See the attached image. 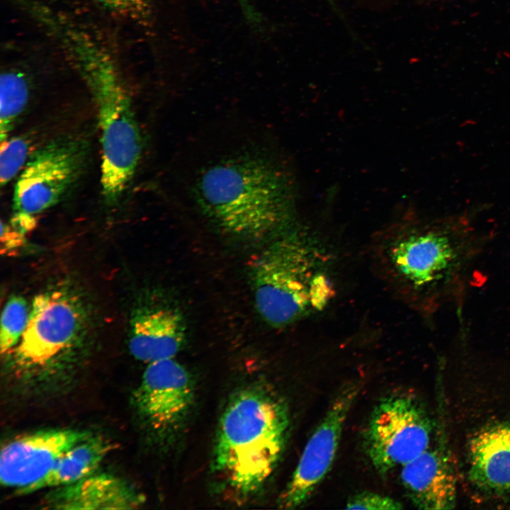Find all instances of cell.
Returning <instances> with one entry per match:
<instances>
[{"label":"cell","mask_w":510,"mask_h":510,"mask_svg":"<svg viewBox=\"0 0 510 510\" xmlns=\"http://www.w3.org/2000/svg\"><path fill=\"white\" fill-rule=\"evenodd\" d=\"M193 200L221 231L258 239L288 220L292 191L284 171L266 156L245 153L204 168L193 185Z\"/></svg>","instance_id":"cell-1"},{"label":"cell","mask_w":510,"mask_h":510,"mask_svg":"<svg viewBox=\"0 0 510 510\" xmlns=\"http://www.w3.org/2000/svg\"><path fill=\"white\" fill-rule=\"evenodd\" d=\"M290 418L285 403L259 386L235 394L217 428L212 470L239 498L254 495L266 484L283 453Z\"/></svg>","instance_id":"cell-2"},{"label":"cell","mask_w":510,"mask_h":510,"mask_svg":"<svg viewBox=\"0 0 510 510\" xmlns=\"http://www.w3.org/2000/svg\"><path fill=\"white\" fill-rule=\"evenodd\" d=\"M62 43L96 103L102 194L113 203L128 187L141 157V133L131 98L113 59L89 34L74 28L63 37Z\"/></svg>","instance_id":"cell-3"},{"label":"cell","mask_w":510,"mask_h":510,"mask_svg":"<svg viewBox=\"0 0 510 510\" xmlns=\"http://www.w3.org/2000/svg\"><path fill=\"white\" fill-rule=\"evenodd\" d=\"M316 244L299 232H283L258 255L251 277L256 308L271 326L288 325L327 303L332 285Z\"/></svg>","instance_id":"cell-4"},{"label":"cell","mask_w":510,"mask_h":510,"mask_svg":"<svg viewBox=\"0 0 510 510\" xmlns=\"http://www.w3.org/2000/svg\"><path fill=\"white\" fill-rule=\"evenodd\" d=\"M473 244L446 230L414 229L383 239L376 254L390 284L409 301L428 307L459 278Z\"/></svg>","instance_id":"cell-5"},{"label":"cell","mask_w":510,"mask_h":510,"mask_svg":"<svg viewBox=\"0 0 510 510\" xmlns=\"http://www.w3.org/2000/svg\"><path fill=\"white\" fill-rule=\"evenodd\" d=\"M432 424L424 405L407 394L390 395L375 406L366 429L365 452L386 475L415 459L430 446Z\"/></svg>","instance_id":"cell-6"},{"label":"cell","mask_w":510,"mask_h":510,"mask_svg":"<svg viewBox=\"0 0 510 510\" xmlns=\"http://www.w3.org/2000/svg\"><path fill=\"white\" fill-rule=\"evenodd\" d=\"M81 323L79 305L73 296L62 290L36 295L27 327L10 352L13 366L21 370L48 366L73 344Z\"/></svg>","instance_id":"cell-7"},{"label":"cell","mask_w":510,"mask_h":510,"mask_svg":"<svg viewBox=\"0 0 510 510\" xmlns=\"http://www.w3.org/2000/svg\"><path fill=\"white\" fill-rule=\"evenodd\" d=\"M86 149L78 140L60 139L33 154L14 187L15 213L34 216L57 204L79 178Z\"/></svg>","instance_id":"cell-8"},{"label":"cell","mask_w":510,"mask_h":510,"mask_svg":"<svg viewBox=\"0 0 510 510\" xmlns=\"http://www.w3.org/2000/svg\"><path fill=\"white\" fill-rule=\"evenodd\" d=\"M361 384L354 381L338 392L323 419L307 441L278 504L295 509L305 504L331 469L335 459L346 418L356 401Z\"/></svg>","instance_id":"cell-9"},{"label":"cell","mask_w":510,"mask_h":510,"mask_svg":"<svg viewBox=\"0 0 510 510\" xmlns=\"http://www.w3.org/2000/svg\"><path fill=\"white\" fill-rule=\"evenodd\" d=\"M194 397L190 373L171 358L147 364L133 398L148 426L162 438L170 439L183 429Z\"/></svg>","instance_id":"cell-10"},{"label":"cell","mask_w":510,"mask_h":510,"mask_svg":"<svg viewBox=\"0 0 510 510\" xmlns=\"http://www.w3.org/2000/svg\"><path fill=\"white\" fill-rule=\"evenodd\" d=\"M91 434L74 429L41 430L18 436L0 453V482L16 492L42 478L59 458Z\"/></svg>","instance_id":"cell-11"},{"label":"cell","mask_w":510,"mask_h":510,"mask_svg":"<svg viewBox=\"0 0 510 510\" xmlns=\"http://www.w3.org/2000/svg\"><path fill=\"white\" fill-rule=\"evenodd\" d=\"M443 425L441 421L434 443L401 468L404 489L420 509H451L456 504L457 480Z\"/></svg>","instance_id":"cell-12"},{"label":"cell","mask_w":510,"mask_h":510,"mask_svg":"<svg viewBox=\"0 0 510 510\" xmlns=\"http://www.w3.org/2000/svg\"><path fill=\"white\" fill-rule=\"evenodd\" d=\"M144 499L121 478L106 473H93L74 483L53 488L45 497L52 509H132Z\"/></svg>","instance_id":"cell-13"},{"label":"cell","mask_w":510,"mask_h":510,"mask_svg":"<svg viewBox=\"0 0 510 510\" xmlns=\"http://www.w3.org/2000/svg\"><path fill=\"white\" fill-rule=\"evenodd\" d=\"M130 334L131 354L148 364L174 358L185 342L186 324L175 308H144L133 317Z\"/></svg>","instance_id":"cell-14"},{"label":"cell","mask_w":510,"mask_h":510,"mask_svg":"<svg viewBox=\"0 0 510 510\" xmlns=\"http://www.w3.org/2000/svg\"><path fill=\"white\" fill-rule=\"evenodd\" d=\"M469 477L482 492L493 495L510 492V424L488 426L471 439Z\"/></svg>","instance_id":"cell-15"},{"label":"cell","mask_w":510,"mask_h":510,"mask_svg":"<svg viewBox=\"0 0 510 510\" xmlns=\"http://www.w3.org/2000/svg\"><path fill=\"white\" fill-rule=\"evenodd\" d=\"M114 448L108 438L91 435L65 451L42 478L16 493L28 494L74 483L96 472Z\"/></svg>","instance_id":"cell-16"},{"label":"cell","mask_w":510,"mask_h":510,"mask_svg":"<svg viewBox=\"0 0 510 510\" xmlns=\"http://www.w3.org/2000/svg\"><path fill=\"white\" fill-rule=\"evenodd\" d=\"M26 76L17 69H8L0 77V141L9 135L14 124L25 109L29 98Z\"/></svg>","instance_id":"cell-17"},{"label":"cell","mask_w":510,"mask_h":510,"mask_svg":"<svg viewBox=\"0 0 510 510\" xmlns=\"http://www.w3.org/2000/svg\"><path fill=\"white\" fill-rule=\"evenodd\" d=\"M30 310L20 296H13L6 303L1 317V354L9 353L20 341L29 320Z\"/></svg>","instance_id":"cell-18"},{"label":"cell","mask_w":510,"mask_h":510,"mask_svg":"<svg viewBox=\"0 0 510 510\" xmlns=\"http://www.w3.org/2000/svg\"><path fill=\"white\" fill-rule=\"evenodd\" d=\"M29 142L22 137L1 142L0 183L7 185L25 166L29 152Z\"/></svg>","instance_id":"cell-19"},{"label":"cell","mask_w":510,"mask_h":510,"mask_svg":"<svg viewBox=\"0 0 510 510\" xmlns=\"http://www.w3.org/2000/svg\"><path fill=\"white\" fill-rule=\"evenodd\" d=\"M108 11L135 21H145L151 13V0H95Z\"/></svg>","instance_id":"cell-20"},{"label":"cell","mask_w":510,"mask_h":510,"mask_svg":"<svg viewBox=\"0 0 510 510\" xmlns=\"http://www.w3.org/2000/svg\"><path fill=\"white\" fill-rule=\"evenodd\" d=\"M347 509L394 510L402 509V503L378 493L362 492L351 496L346 504Z\"/></svg>","instance_id":"cell-21"},{"label":"cell","mask_w":510,"mask_h":510,"mask_svg":"<svg viewBox=\"0 0 510 510\" xmlns=\"http://www.w3.org/2000/svg\"><path fill=\"white\" fill-rule=\"evenodd\" d=\"M1 251L7 253L10 250H13L19 247L23 243V233L19 230H13L11 226L5 225L1 222ZM1 251V252H2Z\"/></svg>","instance_id":"cell-22"},{"label":"cell","mask_w":510,"mask_h":510,"mask_svg":"<svg viewBox=\"0 0 510 510\" xmlns=\"http://www.w3.org/2000/svg\"><path fill=\"white\" fill-rule=\"evenodd\" d=\"M246 19L254 26L260 24L261 18L257 10L254 8L251 0H236Z\"/></svg>","instance_id":"cell-23"},{"label":"cell","mask_w":510,"mask_h":510,"mask_svg":"<svg viewBox=\"0 0 510 510\" xmlns=\"http://www.w3.org/2000/svg\"><path fill=\"white\" fill-rule=\"evenodd\" d=\"M327 2L330 5V6L333 8V10L335 11L336 14L340 16L341 18H343L344 16H342V12L341 10L339 9L338 5L336 3L335 0H326Z\"/></svg>","instance_id":"cell-24"},{"label":"cell","mask_w":510,"mask_h":510,"mask_svg":"<svg viewBox=\"0 0 510 510\" xmlns=\"http://www.w3.org/2000/svg\"><path fill=\"white\" fill-rule=\"evenodd\" d=\"M372 2H375L376 4H385V2L390 1V0H370Z\"/></svg>","instance_id":"cell-25"}]
</instances>
